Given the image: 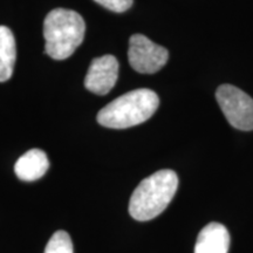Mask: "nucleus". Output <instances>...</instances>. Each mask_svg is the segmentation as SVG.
<instances>
[{"label": "nucleus", "instance_id": "1", "mask_svg": "<svg viewBox=\"0 0 253 253\" xmlns=\"http://www.w3.org/2000/svg\"><path fill=\"white\" fill-rule=\"evenodd\" d=\"M178 177L172 170L164 169L144 178L132 192L129 213L136 220L147 221L160 216L172 201Z\"/></svg>", "mask_w": 253, "mask_h": 253}, {"label": "nucleus", "instance_id": "2", "mask_svg": "<svg viewBox=\"0 0 253 253\" xmlns=\"http://www.w3.org/2000/svg\"><path fill=\"white\" fill-rule=\"evenodd\" d=\"M160 106L154 90L141 88L121 95L103 107L97 114V122L106 128L126 129L148 121Z\"/></svg>", "mask_w": 253, "mask_h": 253}, {"label": "nucleus", "instance_id": "3", "mask_svg": "<svg viewBox=\"0 0 253 253\" xmlns=\"http://www.w3.org/2000/svg\"><path fill=\"white\" fill-rule=\"evenodd\" d=\"M86 32L84 18L78 12L55 8L43 21L45 50L54 60H65L81 45Z\"/></svg>", "mask_w": 253, "mask_h": 253}, {"label": "nucleus", "instance_id": "4", "mask_svg": "<svg viewBox=\"0 0 253 253\" xmlns=\"http://www.w3.org/2000/svg\"><path fill=\"white\" fill-rule=\"evenodd\" d=\"M221 112L233 128L253 130V99L232 84H221L216 91Z\"/></svg>", "mask_w": 253, "mask_h": 253}, {"label": "nucleus", "instance_id": "5", "mask_svg": "<svg viewBox=\"0 0 253 253\" xmlns=\"http://www.w3.org/2000/svg\"><path fill=\"white\" fill-rule=\"evenodd\" d=\"M128 59L134 71L141 74H154L167 65L169 52L143 34H134L129 39Z\"/></svg>", "mask_w": 253, "mask_h": 253}, {"label": "nucleus", "instance_id": "6", "mask_svg": "<svg viewBox=\"0 0 253 253\" xmlns=\"http://www.w3.org/2000/svg\"><path fill=\"white\" fill-rule=\"evenodd\" d=\"M118 78V60L114 55H103L91 61L84 79V87L96 95H106L115 86Z\"/></svg>", "mask_w": 253, "mask_h": 253}, {"label": "nucleus", "instance_id": "7", "mask_svg": "<svg viewBox=\"0 0 253 253\" xmlns=\"http://www.w3.org/2000/svg\"><path fill=\"white\" fill-rule=\"evenodd\" d=\"M230 233L223 224L209 223L202 229L195 245V253H227Z\"/></svg>", "mask_w": 253, "mask_h": 253}, {"label": "nucleus", "instance_id": "8", "mask_svg": "<svg viewBox=\"0 0 253 253\" xmlns=\"http://www.w3.org/2000/svg\"><path fill=\"white\" fill-rule=\"evenodd\" d=\"M48 168L49 161L46 153L40 149H31L17 161L14 172L21 181L33 182L45 175Z\"/></svg>", "mask_w": 253, "mask_h": 253}, {"label": "nucleus", "instance_id": "9", "mask_svg": "<svg viewBox=\"0 0 253 253\" xmlns=\"http://www.w3.org/2000/svg\"><path fill=\"white\" fill-rule=\"evenodd\" d=\"M17 47L12 31L0 26V82L8 81L13 74Z\"/></svg>", "mask_w": 253, "mask_h": 253}, {"label": "nucleus", "instance_id": "10", "mask_svg": "<svg viewBox=\"0 0 253 253\" xmlns=\"http://www.w3.org/2000/svg\"><path fill=\"white\" fill-rule=\"evenodd\" d=\"M43 253H73V243L66 231H56L47 243Z\"/></svg>", "mask_w": 253, "mask_h": 253}, {"label": "nucleus", "instance_id": "11", "mask_svg": "<svg viewBox=\"0 0 253 253\" xmlns=\"http://www.w3.org/2000/svg\"><path fill=\"white\" fill-rule=\"evenodd\" d=\"M94 1L116 13H123L128 11L132 5V0H94Z\"/></svg>", "mask_w": 253, "mask_h": 253}]
</instances>
